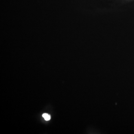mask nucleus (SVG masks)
Here are the masks:
<instances>
[{
  "label": "nucleus",
  "mask_w": 134,
  "mask_h": 134,
  "mask_svg": "<svg viewBox=\"0 0 134 134\" xmlns=\"http://www.w3.org/2000/svg\"><path fill=\"white\" fill-rule=\"evenodd\" d=\"M42 117L46 121H49L50 119V115L47 113H44L42 114Z\"/></svg>",
  "instance_id": "1"
}]
</instances>
